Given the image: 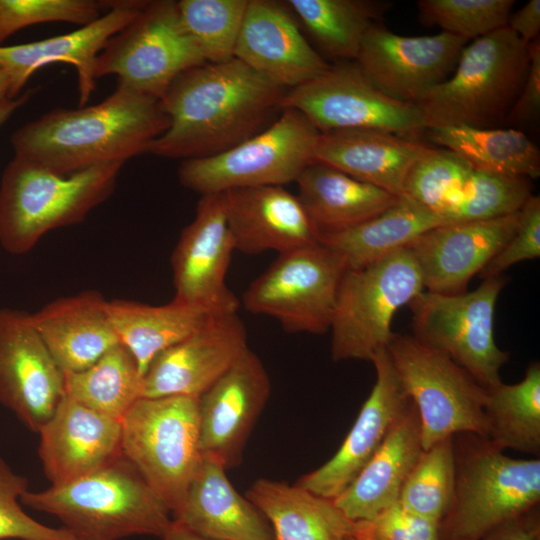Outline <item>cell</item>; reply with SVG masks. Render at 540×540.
<instances>
[{"label":"cell","mask_w":540,"mask_h":540,"mask_svg":"<svg viewBox=\"0 0 540 540\" xmlns=\"http://www.w3.org/2000/svg\"><path fill=\"white\" fill-rule=\"evenodd\" d=\"M286 91L236 58L191 68L160 99L169 124L146 153L184 161L225 152L270 126Z\"/></svg>","instance_id":"obj_1"},{"label":"cell","mask_w":540,"mask_h":540,"mask_svg":"<svg viewBox=\"0 0 540 540\" xmlns=\"http://www.w3.org/2000/svg\"><path fill=\"white\" fill-rule=\"evenodd\" d=\"M160 100L118 83L96 105L57 108L16 129L14 156L60 175L93 166L122 163L146 153L168 127Z\"/></svg>","instance_id":"obj_2"},{"label":"cell","mask_w":540,"mask_h":540,"mask_svg":"<svg viewBox=\"0 0 540 540\" xmlns=\"http://www.w3.org/2000/svg\"><path fill=\"white\" fill-rule=\"evenodd\" d=\"M20 501L58 518L77 540L161 538L172 523L169 508L122 453L70 483L28 490Z\"/></svg>","instance_id":"obj_3"},{"label":"cell","mask_w":540,"mask_h":540,"mask_svg":"<svg viewBox=\"0 0 540 540\" xmlns=\"http://www.w3.org/2000/svg\"><path fill=\"white\" fill-rule=\"evenodd\" d=\"M124 164L93 166L69 175L14 156L0 180V245L29 252L49 231L82 222L114 192Z\"/></svg>","instance_id":"obj_4"},{"label":"cell","mask_w":540,"mask_h":540,"mask_svg":"<svg viewBox=\"0 0 540 540\" xmlns=\"http://www.w3.org/2000/svg\"><path fill=\"white\" fill-rule=\"evenodd\" d=\"M528 44L504 26L465 46L454 73L416 104L425 130L505 121L527 74Z\"/></svg>","instance_id":"obj_5"},{"label":"cell","mask_w":540,"mask_h":540,"mask_svg":"<svg viewBox=\"0 0 540 540\" xmlns=\"http://www.w3.org/2000/svg\"><path fill=\"white\" fill-rule=\"evenodd\" d=\"M455 447V483L441 540H481L538 508L540 459L512 458L485 437L464 434Z\"/></svg>","instance_id":"obj_6"},{"label":"cell","mask_w":540,"mask_h":540,"mask_svg":"<svg viewBox=\"0 0 540 540\" xmlns=\"http://www.w3.org/2000/svg\"><path fill=\"white\" fill-rule=\"evenodd\" d=\"M120 448L172 513L202 456L199 398L140 397L121 419Z\"/></svg>","instance_id":"obj_7"},{"label":"cell","mask_w":540,"mask_h":540,"mask_svg":"<svg viewBox=\"0 0 540 540\" xmlns=\"http://www.w3.org/2000/svg\"><path fill=\"white\" fill-rule=\"evenodd\" d=\"M424 286L408 248L359 269H346L330 327L334 361H371L387 347L395 313Z\"/></svg>","instance_id":"obj_8"},{"label":"cell","mask_w":540,"mask_h":540,"mask_svg":"<svg viewBox=\"0 0 540 540\" xmlns=\"http://www.w3.org/2000/svg\"><path fill=\"white\" fill-rule=\"evenodd\" d=\"M386 350L420 422L423 449L459 434L486 437V388L447 355L394 333Z\"/></svg>","instance_id":"obj_9"},{"label":"cell","mask_w":540,"mask_h":540,"mask_svg":"<svg viewBox=\"0 0 540 540\" xmlns=\"http://www.w3.org/2000/svg\"><path fill=\"white\" fill-rule=\"evenodd\" d=\"M320 132L299 111L283 109L266 129L220 154L184 160L179 182L200 195L296 182L313 162Z\"/></svg>","instance_id":"obj_10"},{"label":"cell","mask_w":540,"mask_h":540,"mask_svg":"<svg viewBox=\"0 0 540 540\" xmlns=\"http://www.w3.org/2000/svg\"><path fill=\"white\" fill-rule=\"evenodd\" d=\"M505 284L501 275L483 279L473 291L459 294L422 291L408 304L412 336L447 355L484 388L501 383L500 371L509 353L497 346L493 324Z\"/></svg>","instance_id":"obj_11"},{"label":"cell","mask_w":540,"mask_h":540,"mask_svg":"<svg viewBox=\"0 0 540 540\" xmlns=\"http://www.w3.org/2000/svg\"><path fill=\"white\" fill-rule=\"evenodd\" d=\"M204 63L177 1H148L107 41L96 58L94 77L115 75L118 83L160 100L180 74Z\"/></svg>","instance_id":"obj_12"},{"label":"cell","mask_w":540,"mask_h":540,"mask_svg":"<svg viewBox=\"0 0 540 540\" xmlns=\"http://www.w3.org/2000/svg\"><path fill=\"white\" fill-rule=\"evenodd\" d=\"M346 265L317 243L279 254L243 294L245 309L275 318L288 332L330 330Z\"/></svg>","instance_id":"obj_13"},{"label":"cell","mask_w":540,"mask_h":540,"mask_svg":"<svg viewBox=\"0 0 540 540\" xmlns=\"http://www.w3.org/2000/svg\"><path fill=\"white\" fill-rule=\"evenodd\" d=\"M282 108L299 111L320 133L373 129L416 137L426 131L415 104L384 93L356 62L330 65L315 79L287 90Z\"/></svg>","instance_id":"obj_14"},{"label":"cell","mask_w":540,"mask_h":540,"mask_svg":"<svg viewBox=\"0 0 540 540\" xmlns=\"http://www.w3.org/2000/svg\"><path fill=\"white\" fill-rule=\"evenodd\" d=\"M403 195L451 224L518 212L532 193L526 178L484 172L448 149L429 147L410 170Z\"/></svg>","instance_id":"obj_15"},{"label":"cell","mask_w":540,"mask_h":540,"mask_svg":"<svg viewBox=\"0 0 540 540\" xmlns=\"http://www.w3.org/2000/svg\"><path fill=\"white\" fill-rule=\"evenodd\" d=\"M65 395V374L30 313L0 308V403L38 433Z\"/></svg>","instance_id":"obj_16"},{"label":"cell","mask_w":540,"mask_h":540,"mask_svg":"<svg viewBox=\"0 0 540 540\" xmlns=\"http://www.w3.org/2000/svg\"><path fill=\"white\" fill-rule=\"evenodd\" d=\"M467 41L446 32L402 36L377 23L367 31L355 61L384 93L416 105L448 78Z\"/></svg>","instance_id":"obj_17"},{"label":"cell","mask_w":540,"mask_h":540,"mask_svg":"<svg viewBox=\"0 0 540 540\" xmlns=\"http://www.w3.org/2000/svg\"><path fill=\"white\" fill-rule=\"evenodd\" d=\"M234 250L222 193L201 195L171 256L174 298L214 313L237 312L239 301L225 282Z\"/></svg>","instance_id":"obj_18"},{"label":"cell","mask_w":540,"mask_h":540,"mask_svg":"<svg viewBox=\"0 0 540 540\" xmlns=\"http://www.w3.org/2000/svg\"><path fill=\"white\" fill-rule=\"evenodd\" d=\"M248 349L237 312L214 314L196 332L154 357L142 377L141 397L199 398Z\"/></svg>","instance_id":"obj_19"},{"label":"cell","mask_w":540,"mask_h":540,"mask_svg":"<svg viewBox=\"0 0 540 540\" xmlns=\"http://www.w3.org/2000/svg\"><path fill=\"white\" fill-rule=\"evenodd\" d=\"M376 379L359 414L337 452L296 485L335 499L355 479L382 445L410 404L386 348L372 358Z\"/></svg>","instance_id":"obj_20"},{"label":"cell","mask_w":540,"mask_h":540,"mask_svg":"<svg viewBox=\"0 0 540 540\" xmlns=\"http://www.w3.org/2000/svg\"><path fill=\"white\" fill-rule=\"evenodd\" d=\"M270 391L262 361L248 349L199 397L201 452L226 469L239 464Z\"/></svg>","instance_id":"obj_21"},{"label":"cell","mask_w":540,"mask_h":540,"mask_svg":"<svg viewBox=\"0 0 540 540\" xmlns=\"http://www.w3.org/2000/svg\"><path fill=\"white\" fill-rule=\"evenodd\" d=\"M519 211L491 219L444 224L412 241L424 290L439 294L467 291L470 280L484 269L511 238Z\"/></svg>","instance_id":"obj_22"},{"label":"cell","mask_w":540,"mask_h":540,"mask_svg":"<svg viewBox=\"0 0 540 540\" xmlns=\"http://www.w3.org/2000/svg\"><path fill=\"white\" fill-rule=\"evenodd\" d=\"M148 1L114 0L113 7L92 23L39 41L0 46V67L9 80L8 99L17 98L38 69L57 62L72 65L78 77L79 104L95 88V61L107 41L147 5Z\"/></svg>","instance_id":"obj_23"},{"label":"cell","mask_w":540,"mask_h":540,"mask_svg":"<svg viewBox=\"0 0 540 540\" xmlns=\"http://www.w3.org/2000/svg\"><path fill=\"white\" fill-rule=\"evenodd\" d=\"M234 58L287 90L330 67L303 36L286 6L271 0H249Z\"/></svg>","instance_id":"obj_24"},{"label":"cell","mask_w":540,"mask_h":540,"mask_svg":"<svg viewBox=\"0 0 540 540\" xmlns=\"http://www.w3.org/2000/svg\"><path fill=\"white\" fill-rule=\"evenodd\" d=\"M38 434V454L51 486L80 479L121 454V420L65 395Z\"/></svg>","instance_id":"obj_25"},{"label":"cell","mask_w":540,"mask_h":540,"mask_svg":"<svg viewBox=\"0 0 540 540\" xmlns=\"http://www.w3.org/2000/svg\"><path fill=\"white\" fill-rule=\"evenodd\" d=\"M222 195L235 250L281 254L318 242L300 200L283 186L238 188Z\"/></svg>","instance_id":"obj_26"},{"label":"cell","mask_w":540,"mask_h":540,"mask_svg":"<svg viewBox=\"0 0 540 540\" xmlns=\"http://www.w3.org/2000/svg\"><path fill=\"white\" fill-rule=\"evenodd\" d=\"M172 522L211 540H275L258 509L233 487L226 468L203 454Z\"/></svg>","instance_id":"obj_27"},{"label":"cell","mask_w":540,"mask_h":540,"mask_svg":"<svg viewBox=\"0 0 540 540\" xmlns=\"http://www.w3.org/2000/svg\"><path fill=\"white\" fill-rule=\"evenodd\" d=\"M429 146L406 136L346 129L320 133L313 161L402 196L406 178Z\"/></svg>","instance_id":"obj_28"},{"label":"cell","mask_w":540,"mask_h":540,"mask_svg":"<svg viewBox=\"0 0 540 540\" xmlns=\"http://www.w3.org/2000/svg\"><path fill=\"white\" fill-rule=\"evenodd\" d=\"M106 306L101 293L88 290L30 313L33 326L64 374L91 366L120 344Z\"/></svg>","instance_id":"obj_29"},{"label":"cell","mask_w":540,"mask_h":540,"mask_svg":"<svg viewBox=\"0 0 540 540\" xmlns=\"http://www.w3.org/2000/svg\"><path fill=\"white\" fill-rule=\"evenodd\" d=\"M422 451L420 422L410 400L382 445L333 502L351 521L375 516L398 502Z\"/></svg>","instance_id":"obj_30"},{"label":"cell","mask_w":540,"mask_h":540,"mask_svg":"<svg viewBox=\"0 0 540 540\" xmlns=\"http://www.w3.org/2000/svg\"><path fill=\"white\" fill-rule=\"evenodd\" d=\"M298 199L318 238L353 228L394 205L400 196L313 161L296 180Z\"/></svg>","instance_id":"obj_31"},{"label":"cell","mask_w":540,"mask_h":540,"mask_svg":"<svg viewBox=\"0 0 540 540\" xmlns=\"http://www.w3.org/2000/svg\"><path fill=\"white\" fill-rule=\"evenodd\" d=\"M246 498L269 523L275 540H344L351 521L333 502L298 485L256 480Z\"/></svg>","instance_id":"obj_32"},{"label":"cell","mask_w":540,"mask_h":540,"mask_svg":"<svg viewBox=\"0 0 540 540\" xmlns=\"http://www.w3.org/2000/svg\"><path fill=\"white\" fill-rule=\"evenodd\" d=\"M106 309L120 343L136 359L142 377L155 356L196 332L217 314L175 298L163 305L113 299L107 300Z\"/></svg>","instance_id":"obj_33"},{"label":"cell","mask_w":540,"mask_h":540,"mask_svg":"<svg viewBox=\"0 0 540 540\" xmlns=\"http://www.w3.org/2000/svg\"><path fill=\"white\" fill-rule=\"evenodd\" d=\"M446 224L407 196L377 216L348 230L322 235L318 241L337 253L346 269H359L407 246L425 232Z\"/></svg>","instance_id":"obj_34"},{"label":"cell","mask_w":540,"mask_h":540,"mask_svg":"<svg viewBox=\"0 0 540 540\" xmlns=\"http://www.w3.org/2000/svg\"><path fill=\"white\" fill-rule=\"evenodd\" d=\"M427 131L433 143L478 170L528 180L540 175V151L520 130L444 126Z\"/></svg>","instance_id":"obj_35"},{"label":"cell","mask_w":540,"mask_h":540,"mask_svg":"<svg viewBox=\"0 0 540 540\" xmlns=\"http://www.w3.org/2000/svg\"><path fill=\"white\" fill-rule=\"evenodd\" d=\"M486 437L502 450L540 452V364L532 362L524 378L486 388Z\"/></svg>","instance_id":"obj_36"},{"label":"cell","mask_w":540,"mask_h":540,"mask_svg":"<svg viewBox=\"0 0 540 540\" xmlns=\"http://www.w3.org/2000/svg\"><path fill=\"white\" fill-rule=\"evenodd\" d=\"M392 5L384 0L287 1L322 50L345 60H356L367 31Z\"/></svg>","instance_id":"obj_37"},{"label":"cell","mask_w":540,"mask_h":540,"mask_svg":"<svg viewBox=\"0 0 540 540\" xmlns=\"http://www.w3.org/2000/svg\"><path fill=\"white\" fill-rule=\"evenodd\" d=\"M142 374L121 343L91 366L65 374V396L110 418L121 420L141 397Z\"/></svg>","instance_id":"obj_38"},{"label":"cell","mask_w":540,"mask_h":540,"mask_svg":"<svg viewBox=\"0 0 540 540\" xmlns=\"http://www.w3.org/2000/svg\"><path fill=\"white\" fill-rule=\"evenodd\" d=\"M454 437L423 449L405 481L398 502L440 525L454 490Z\"/></svg>","instance_id":"obj_39"},{"label":"cell","mask_w":540,"mask_h":540,"mask_svg":"<svg viewBox=\"0 0 540 540\" xmlns=\"http://www.w3.org/2000/svg\"><path fill=\"white\" fill-rule=\"evenodd\" d=\"M249 0H180L182 22L206 63L234 58Z\"/></svg>","instance_id":"obj_40"},{"label":"cell","mask_w":540,"mask_h":540,"mask_svg":"<svg viewBox=\"0 0 540 540\" xmlns=\"http://www.w3.org/2000/svg\"><path fill=\"white\" fill-rule=\"evenodd\" d=\"M514 0H420V19L466 40L477 39L507 25Z\"/></svg>","instance_id":"obj_41"},{"label":"cell","mask_w":540,"mask_h":540,"mask_svg":"<svg viewBox=\"0 0 540 540\" xmlns=\"http://www.w3.org/2000/svg\"><path fill=\"white\" fill-rule=\"evenodd\" d=\"M113 4L114 0H0V46L17 31L36 24L88 25Z\"/></svg>","instance_id":"obj_42"},{"label":"cell","mask_w":540,"mask_h":540,"mask_svg":"<svg viewBox=\"0 0 540 540\" xmlns=\"http://www.w3.org/2000/svg\"><path fill=\"white\" fill-rule=\"evenodd\" d=\"M28 479L0 457V540H77L64 527L53 528L30 517L20 505Z\"/></svg>","instance_id":"obj_43"},{"label":"cell","mask_w":540,"mask_h":540,"mask_svg":"<svg viewBox=\"0 0 540 540\" xmlns=\"http://www.w3.org/2000/svg\"><path fill=\"white\" fill-rule=\"evenodd\" d=\"M357 540H441L440 525L399 502L375 516L354 522Z\"/></svg>","instance_id":"obj_44"},{"label":"cell","mask_w":540,"mask_h":540,"mask_svg":"<svg viewBox=\"0 0 540 540\" xmlns=\"http://www.w3.org/2000/svg\"><path fill=\"white\" fill-rule=\"evenodd\" d=\"M540 256V198L531 195L519 210L515 232L479 273L482 279L501 276L511 266Z\"/></svg>","instance_id":"obj_45"},{"label":"cell","mask_w":540,"mask_h":540,"mask_svg":"<svg viewBox=\"0 0 540 540\" xmlns=\"http://www.w3.org/2000/svg\"><path fill=\"white\" fill-rule=\"evenodd\" d=\"M529 66L520 93L506 120L521 124L534 122L540 115V42L529 44Z\"/></svg>","instance_id":"obj_46"},{"label":"cell","mask_w":540,"mask_h":540,"mask_svg":"<svg viewBox=\"0 0 540 540\" xmlns=\"http://www.w3.org/2000/svg\"><path fill=\"white\" fill-rule=\"evenodd\" d=\"M481 540H540L538 508L505 523Z\"/></svg>","instance_id":"obj_47"},{"label":"cell","mask_w":540,"mask_h":540,"mask_svg":"<svg viewBox=\"0 0 540 540\" xmlns=\"http://www.w3.org/2000/svg\"><path fill=\"white\" fill-rule=\"evenodd\" d=\"M506 26L526 43L539 38L540 0H530L521 9L511 13Z\"/></svg>","instance_id":"obj_48"},{"label":"cell","mask_w":540,"mask_h":540,"mask_svg":"<svg viewBox=\"0 0 540 540\" xmlns=\"http://www.w3.org/2000/svg\"><path fill=\"white\" fill-rule=\"evenodd\" d=\"M33 90H29L17 98L4 99L0 101V128L10 119V117L29 101Z\"/></svg>","instance_id":"obj_49"},{"label":"cell","mask_w":540,"mask_h":540,"mask_svg":"<svg viewBox=\"0 0 540 540\" xmlns=\"http://www.w3.org/2000/svg\"><path fill=\"white\" fill-rule=\"evenodd\" d=\"M161 540H211V539L203 538L196 534H193L172 522L168 530L161 537Z\"/></svg>","instance_id":"obj_50"},{"label":"cell","mask_w":540,"mask_h":540,"mask_svg":"<svg viewBox=\"0 0 540 540\" xmlns=\"http://www.w3.org/2000/svg\"><path fill=\"white\" fill-rule=\"evenodd\" d=\"M8 91L9 80L4 70L0 67V101L8 98Z\"/></svg>","instance_id":"obj_51"},{"label":"cell","mask_w":540,"mask_h":540,"mask_svg":"<svg viewBox=\"0 0 540 540\" xmlns=\"http://www.w3.org/2000/svg\"><path fill=\"white\" fill-rule=\"evenodd\" d=\"M344 540H357V539L354 538L353 536H348V537H346Z\"/></svg>","instance_id":"obj_52"}]
</instances>
